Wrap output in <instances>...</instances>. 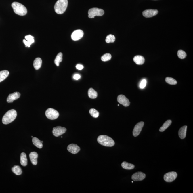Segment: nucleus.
Wrapping results in <instances>:
<instances>
[{"instance_id": "nucleus-15", "label": "nucleus", "mask_w": 193, "mask_h": 193, "mask_svg": "<svg viewBox=\"0 0 193 193\" xmlns=\"http://www.w3.org/2000/svg\"><path fill=\"white\" fill-rule=\"evenodd\" d=\"M26 39L23 40V42L26 47H30L31 45L35 42L34 37L30 35H27L25 37Z\"/></svg>"}, {"instance_id": "nucleus-11", "label": "nucleus", "mask_w": 193, "mask_h": 193, "mask_svg": "<svg viewBox=\"0 0 193 193\" xmlns=\"http://www.w3.org/2000/svg\"><path fill=\"white\" fill-rule=\"evenodd\" d=\"M145 174L141 172H135L132 176V180L135 181L143 180L146 178Z\"/></svg>"}, {"instance_id": "nucleus-18", "label": "nucleus", "mask_w": 193, "mask_h": 193, "mask_svg": "<svg viewBox=\"0 0 193 193\" xmlns=\"http://www.w3.org/2000/svg\"><path fill=\"white\" fill-rule=\"evenodd\" d=\"M133 61L137 65L143 64L145 63V59L144 57L141 56H135L133 58Z\"/></svg>"}, {"instance_id": "nucleus-25", "label": "nucleus", "mask_w": 193, "mask_h": 193, "mask_svg": "<svg viewBox=\"0 0 193 193\" xmlns=\"http://www.w3.org/2000/svg\"><path fill=\"white\" fill-rule=\"evenodd\" d=\"M88 96L91 99L96 98L97 97V93L93 88H90L88 91Z\"/></svg>"}, {"instance_id": "nucleus-30", "label": "nucleus", "mask_w": 193, "mask_h": 193, "mask_svg": "<svg viewBox=\"0 0 193 193\" xmlns=\"http://www.w3.org/2000/svg\"><path fill=\"white\" fill-rule=\"evenodd\" d=\"M89 112L91 115L92 117L95 118L98 117L99 116V113L95 109L92 108L90 109Z\"/></svg>"}, {"instance_id": "nucleus-34", "label": "nucleus", "mask_w": 193, "mask_h": 193, "mask_svg": "<svg viewBox=\"0 0 193 193\" xmlns=\"http://www.w3.org/2000/svg\"><path fill=\"white\" fill-rule=\"evenodd\" d=\"M146 84L147 81L146 80V79H143V80L141 81L140 84V88H142V89L145 88L146 85Z\"/></svg>"}, {"instance_id": "nucleus-32", "label": "nucleus", "mask_w": 193, "mask_h": 193, "mask_svg": "<svg viewBox=\"0 0 193 193\" xmlns=\"http://www.w3.org/2000/svg\"><path fill=\"white\" fill-rule=\"evenodd\" d=\"M177 55L179 58L181 59H183L187 56L186 53L182 50H179L178 51Z\"/></svg>"}, {"instance_id": "nucleus-22", "label": "nucleus", "mask_w": 193, "mask_h": 193, "mask_svg": "<svg viewBox=\"0 0 193 193\" xmlns=\"http://www.w3.org/2000/svg\"><path fill=\"white\" fill-rule=\"evenodd\" d=\"M121 166L123 169L127 170H131L135 168V165L133 164L125 161L122 163Z\"/></svg>"}, {"instance_id": "nucleus-31", "label": "nucleus", "mask_w": 193, "mask_h": 193, "mask_svg": "<svg viewBox=\"0 0 193 193\" xmlns=\"http://www.w3.org/2000/svg\"><path fill=\"white\" fill-rule=\"evenodd\" d=\"M115 37L114 35H109L106 38V42L108 43H113L115 41Z\"/></svg>"}, {"instance_id": "nucleus-24", "label": "nucleus", "mask_w": 193, "mask_h": 193, "mask_svg": "<svg viewBox=\"0 0 193 193\" xmlns=\"http://www.w3.org/2000/svg\"><path fill=\"white\" fill-rule=\"evenodd\" d=\"M32 142L34 145L38 148H42L43 146L42 143L39 139L36 137H33L32 139Z\"/></svg>"}, {"instance_id": "nucleus-2", "label": "nucleus", "mask_w": 193, "mask_h": 193, "mask_svg": "<svg viewBox=\"0 0 193 193\" xmlns=\"http://www.w3.org/2000/svg\"><path fill=\"white\" fill-rule=\"evenodd\" d=\"M68 4V0H58L54 5L55 12L58 14H63L67 9Z\"/></svg>"}, {"instance_id": "nucleus-7", "label": "nucleus", "mask_w": 193, "mask_h": 193, "mask_svg": "<svg viewBox=\"0 0 193 193\" xmlns=\"http://www.w3.org/2000/svg\"><path fill=\"white\" fill-rule=\"evenodd\" d=\"M177 176V174L176 172H170L166 173L164 175L163 178L166 182H171L175 180Z\"/></svg>"}, {"instance_id": "nucleus-23", "label": "nucleus", "mask_w": 193, "mask_h": 193, "mask_svg": "<svg viewBox=\"0 0 193 193\" xmlns=\"http://www.w3.org/2000/svg\"><path fill=\"white\" fill-rule=\"evenodd\" d=\"M172 122V121L170 120L166 121L164 124H163L161 127H160V129H159V131L160 132L164 131L166 129H167V128L170 126L171 125V124Z\"/></svg>"}, {"instance_id": "nucleus-1", "label": "nucleus", "mask_w": 193, "mask_h": 193, "mask_svg": "<svg viewBox=\"0 0 193 193\" xmlns=\"http://www.w3.org/2000/svg\"><path fill=\"white\" fill-rule=\"evenodd\" d=\"M97 141L101 145L105 147H111L115 145L114 140L106 135H100L97 138Z\"/></svg>"}, {"instance_id": "nucleus-29", "label": "nucleus", "mask_w": 193, "mask_h": 193, "mask_svg": "<svg viewBox=\"0 0 193 193\" xmlns=\"http://www.w3.org/2000/svg\"><path fill=\"white\" fill-rule=\"evenodd\" d=\"M165 81L166 83L169 84L171 85H175L177 84V81L173 78L167 77L166 78Z\"/></svg>"}, {"instance_id": "nucleus-12", "label": "nucleus", "mask_w": 193, "mask_h": 193, "mask_svg": "<svg viewBox=\"0 0 193 193\" xmlns=\"http://www.w3.org/2000/svg\"><path fill=\"white\" fill-rule=\"evenodd\" d=\"M83 32L80 29L75 30L72 33V39L74 41L79 40L83 37Z\"/></svg>"}, {"instance_id": "nucleus-20", "label": "nucleus", "mask_w": 193, "mask_h": 193, "mask_svg": "<svg viewBox=\"0 0 193 193\" xmlns=\"http://www.w3.org/2000/svg\"><path fill=\"white\" fill-rule=\"evenodd\" d=\"M42 64V60L40 58L35 59L33 62V66L35 70H38L41 68Z\"/></svg>"}, {"instance_id": "nucleus-21", "label": "nucleus", "mask_w": 193, "mask_h": 193, "mask_svg": "<svg viewBox=\"0 0 193 193\" xmlns=\"http://www.w3.org/2000/svg\"><path fill=\"white\" fill-rule=\"evenodd\" d=\"M20 164L23 166H26L28 164V160L26 154L24 152L22 153L20 155Z\"/></svg>"}, {"instance_id": "nucleus-13", "label": "nucleus", "mask_w": 193, "mask_h": 193, "mask_svg": "<svg viewBox=\"0 0 193 193\" xmlns=\"http://www.w3.org/2000/svg\"><path fill=\"white\" fill-rule=\"evenodd\" d=\"M67 150L69 152L74 154H77L80 151V148L75 144H70L67 147Z\"/></svg>"}, {"instance_id": "nucleus-17", "label": "nucleus", "mask_w": 193, "mask_h": 193, "mask_svg": "<svg viewBox=\"0 0 193 193\" xmlns=\"http://www.w3.org/2000/svg\"><path fill=\"white\" fill-rule=\"evenodd\" d=\"M38 157V154L35 152H31L29 154V158H30V161L32 164L34 165H36L37 164Z\"/></svg>"}, {"instance_id": "nucleus-16", "label": "nucleus", "mask_w": 193, "mask_h": 193, "mask_svg": "<svg viewBox=\"0 0 193 193\" xmlns=\"http://www.w3.org/2000/svg\"><path fill=\"white\" fill-rule=\"evenodd\" d=\"M20 96V93L15 92L12 94H10L7 97V101L9 103H12L14 100L18 99Z\"/></svg>"}, {"instance_id": "nucleus-26", "label": "nucleus", "mask_w": 193, "mask_h": 193, "mask_svg": "<svg viewBox=\"0 0 193 193\" xmlns=\"http://www.w3.org/2000/svg\"><path fill=\"white\" fill-rule=\"evenodd\" d=\"M9 74V72L7 70H3L0 71V82L3 81L6 79Z\"/></svg>"}, {"instance_id": "nucleus-9", "label": "nucleus", "mask_w": 193, "mask_h": 193, "mask_svg": "<svg viewBox=\"0 0 193 193\" xmlns=\"http://www.w3.org/2000/svg\"><path fill=\"white\" fill-rule=\"evenodd\" d=\"M144 125V122H138L135 125L133 131V135L134 137H137L140 135L142 130V128L143 127Z\"/></svg>"}, {"instance_id": "nucleus-10", "label": "nucleus", "mask_w": 193, "mask_h": 193, "mask_svg": "<svg viewBox=\"0 0 193 193\" xmlns=\"http://www.w3.org/2000/svg\"><path fill=\"white\" fill-rule=\"evenodd\" d=\"M117 101L124 106L128 107L130 105V102L128 98L123 95H119L117 97Z\"/></svg>"}, {"instance_id": "nucleus-38", "label": "nucleus", "mask_w": 193, "mask_h": 193, "mask_svg": "<svg viewBox=\"0 0 193 193\" xmlns=\"http://www.w3.org/2000/svg\"><path fill=\"white\" fill-rule=\"evenodd\" d=\"M31 137H32V138H33V136H32Z\"/></svg>"}, {"instance_id": "nucleus-19", "label": "nucleus", "mask_w": 193, "mask_h": 193, "mask_svg": "<svg viewBox=\"0 0 193 193\" xmlns=\"http://www.w3.org/2000/svg\"><path fill=\"white\" fill-rule=\"evenodd\" d=\"M187 126H184L181 127L179 129V135L181 139H184L186 136Z\"/></svg>"}, {"instance_id": "nucleus-27", "label": "nucleus", "mask_w": 193, "mask_h": 193, "mask_svg": "<svg viewBox=\"0 0 193 193\" xmlns=\"http://www.w3.org/2000/svg\"><path fill=\"white\" fill-rule=\"evenodd\" d=\"M12 172L14 174L17 175H21L22 173L21 168L19 166H14V167L12 169Z\"/></svg>"}, {"instance_id": "nucleus-33", "label": "nucleus", "mask_w": 193, "mask_h": 193, "mask_svg": "<svg viewBox=\"0 0 193 193\" xmlns=\"http://www.w3.org/2000/svg\"><path fill=\"white\" fill-rule=\"evenodd\" d=\"M112 56L110 53L104 54L101 57V60L104 62L108 61L111 60Z\"/></svg>"}, {"instance_id": "nucleus-14", "label": "nucleus", "mask_w": 193, "mask_h": 193, "mask_svg": "<svg viewBox=\"0 0 193 193\" xmlns=\"http://www.w3.org/2000/svg\"><path fill=\"white\" fill-rule=\"evenodd\" d=\"M158 11L156 9H147L142 12L143 15L146 18H150L156 15Z\"/></svg>"}, {"instance_id": "nucleus-4", "label": "nucleus", "mask_w": 193, "mask_h": 193, "mask_svg": "<svg viewBox=\"0 0 193 193\" xmlns=\"http://www.w3.org/2000/svg\"><path fill=\"white\" fill-rule=\"evenodd\" d=\"M12 7L15 13L19 15H26L27 13V10L26 7L20 3L13 2L12 4Z\"/></svg>"}, {"instance_id": "nucleus-28", "label": "nucleus", "mask_w": 193, "mask_h": 193, "mask_svg": "<svg viewBox=\"0 0 193 193\" xmlns=\"http://www.w3.org/2000/svg\"><path fill=\"white\" fill-rule=\"evenodd\" d=\"M62 53L61 52L57 54L55 60H54V63H55L56 65L58 67L60 65V63L62 61Z\"/></svg>"}, {"instance_id": "nucleus-37", "label": "nucleus", "mask_w": 193, "mask_h": 193, "mask_svg": "<svg viewBox=\"0 0 193 193\" xmlns=\"http://www.w3.org/2000/svg\"><path fill=\"white\" fill-rule=\"evenodd\" d=\"M41 142H42L43 143V141H41Z\"/></svg>"}, {"instance_id": "nucleus-6", "label": "nucleus", "mask_w": 193, "mask_h": 193, "mask_svg": "<svg viewBox=\"0 0 193 193\" xmlns=\"http://www.w3.org/2000/svg\"><path fill=\"white\" fill-rule=\"evenodd\" d=\"M45 116L50 120H54L58 118L59 116V113L57 110L54 109L49 108L45 112Z\"/></svg>"}, {"instance_id": "nucleus-3", "label": "nucleus", "mask_w": 193, "mask_h": 193, "mask_svg": "<svg viewBox=\"0 0 193 193\" xmlns=\"http://www.w3.org/2000/svg\"><path fill=\"white\" fill-rule=\"evenodd\" d=\"M17 116V113L14 110H9L5 113L2 118V122L4 124L7 125L11 123L15 120Z\"/></svg>"}, {"instance_id": "nucleus-8", "label": "nucleus", "mask_w": 193, "mask_h": 193, "mask_svg": "<svg viewBox=\"0 0 193 193\" xmlns=\"http://www.w3.org/2000/svg\"><path fill=\"white\" fill-rule=\"evenodd\" d=\"M67 129L60 126H57L53 128L52 133L55 137H58L66 133Z\"/></svg>"}, {"instance_id": "nucleus-36", "label": "nucleus", "mask_w": 193, "mask_h": 193, "mask_svg": "<svg viewBox=\"0 0 193 193\" xmlns=\"http://www.w3.org/2000/svg\"><path fill=\"white\" fill-rule=\"evenodd\" d=\"M81 76L80 75L78 74H76L73 76V79L75 80H78L80 79Z\"/></svg>"}, {"instance_id": "nucleus-5", "label": "nucleus", "mask_w": 193, "mask_h": 193, "mask_svg": "<svg viewBox=\"0 0 193 193\" xmlns=\"http://www.w3.org/2000/svg\"><path fill=\"white\" fill-rule=\"evenodd\" d=\"M104 11L101 9L94 8L91 9L88 11V17L90 18H93L95 16H101L104 14Z\"/></svg>"}, {"instance_id": "nucleus-35", "label": "nucleus", "mask_w": 193, "mask_h": 193, "mask_svg": "<svg viewBox=\"0 0 193 193\" xmlns=\"http://www.w3.org/2000/svg\"><path fill=\"white\" fill-rule=\"evenodd\" d=\"M83 66L81 64H77L76 66L77 69L79 70H82L83 68Z\"/></svg>"}]
</instances>
